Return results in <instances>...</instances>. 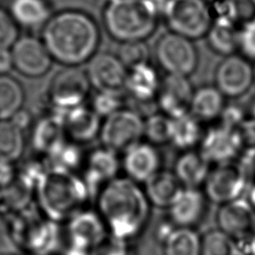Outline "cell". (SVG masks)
Masks as SVG:
<instances>
[{
    "instance_id": "1",
    "label": "cell",
    "mask_w": 255,
    "mask_h": 255,
    "mask_svg": "<svg viewBox=\"0 0 255 255\" xmlns=\"http://www.w3.org/2000/svg\"><path fill=\"white\" fill-rule=\"evenodd\" d=\"M41 39L54 61L79 67L97 53L101 32L91 15L72 9L53 14L42 28Z\"/></svg>"
},
{
    "instance_id": "2",
    "label": "cell",
    "mask_w": 255,
    "mask_h": 255,
    "mask_svg": "<svg viewBox=\"0 0 255 255\" xmlns=\"http://www.w3.org/2000/svg\"><path fill=\"white\" fill-rule=\"evenodd\" d=\"M97 206L109 234L127 241L137 238L149 222L151 205L143 188L127 176L104 185L97 194Z\"/></svg>"
},
{
    "instance_id": "3",
    "label": "cell",
    "mask_w": 255,
    "mask_h": 255,
    "mask_svg": "<svg viewBox=\"0 0 255 255\" xmlns=\"http://www.w3.org/2000/svg\"><path fill=\"white\" fill-rule=\"evenodd\" d=\"M36 189L41 209L57 221L70 220L82 212L90 195L85 180L70 170L56 166L44 171Z\"/></svg>"
},
{
    "instance_id": "4",
    "label": "cell",
    "mask_w": 255,
    "mask_h": 255,
    "mask_svg": "<svg viewBox=\"0 0 255 255\" xmlns=\"http://www.w3.org/2000/svg\"><path fill=\"white\" fill-rule=\"evenodd\" d=\"M160 18L147 0H112L103 11L107 33L121 44L145 41L155 32Z\"/></svg>"
},
{
    "instance_id": "5",
    "label": "cell",
    "mask_w": 255,
    "mask_h": 255,
    "mask_svg": "<svg viewBox=\"0 0 255 255\" xmlns=\"http://www.w3.org/2000/svg\"><path fill=\"white\" fill-rule=\"evenodd\" d=\"M252 172L251 166L238 159L215 164L211 167L202 190L209 202L222 205L247 192Z\"/></svg>"
},
{
    "instance_id": "6",
    "label": "cell",
    "mask_w": 255,
    "mask_h": 255,
    "mask_svg": "<svg viewBox=\"0 0 255 255\" xmlns=\"http://www.w3.org/2000/svg\"><path fill=\"white\" fill-rule=\"evenodd\" d=\"M161 18L168 31L192 41L205 38L213 22L203 0H169Z\"/></svg>"
},
{
    "instance_id": "7",
    "label": "cell",
    "mask_w": 255,
    "mask_h": 255,
    "mask_svg": "<svg viewBox=\"0 0 255 255\" xmlns=\"http://www.w3.org/2000/svg\"><path fill=\"white\" fill-rule=\"evenodd\" d=\"M154 58L165 75L190 77L198 67V52L192 40L167 31L154 45Z\"/></svg>"
},
{
    "instance_id": "8",
    "label": "cell",
    "mask_w": 255,
    "mask_h": 255,
    "mask_svg": "<svg viewBox=\"0 0 255 255\" xmlns=\"http://www.w3.org/2000/svg\"><path fill=\"white\" fill-rule=\"evenodd\" d=\"M143 132L144 118L129 108H124L105 119L100 137L103 146L123 154L142 140Z\"/></svg>"
},
{
    "instance_id": "9",
    "label": "cell",
    "mask_w": 255,
    "mask_h": 255,
    "mask_svg": "<svg viewBox=\"0 0 255 255\" xmlns=\"http://www.w3.org/2000/svg\"><path fill=\"white\" fill-rule=\"evenodd\" d=\"M161 79L157 69L150 62L128 69L125 94L137 105L133 111L144 119L158 112L156 97Z\"/></svg>"
},
{
    "instance_id": "10",
    "label": "cell",
    "mask_w": 255,
    "mask_h": 255,
    "mask_svg": "<svg viewBox=\"0 0 255 255\" xmlns=\"http://www.w3.org/2000/svg\"><path fill=\"white\" fill-rule=\"evenodd\" d=\"M91 88L88 75L79 67H65L53 78L49 101L55 111L63 112L84 105Z\"/></svg>"
},
{
    "instance_id": "11",
    "label": "cell",
    "mask_w": 255,
    "mask_h": 255,
    "mask_svg": "<svg viewBox=\"0 0 255 255\" xmlns=\"http://www.w3.org/2000/svg\"><path fill=\"white\" fill-rule=\"evenodd\" d=\"M254 83V66L241 54L223 57L215 68L214 86L225 98L237 99L244 96Z\"/></svg>"
},
{
    "instance_id": "12",
    "label": "cell",
    "mask_w": 255,
    "mask_h": 255,
    "mask_svg": "<svg viewBox=\"0 0 255 255\" xmlns=\"http://www.w3.org/2000/svg\"><path fill=\"white\" fill-rule=\"evenodd\" d=\"M86 73L91 86L98 92L125 94L128 68L118 55L97 52L88 62Z\"/></svg>"
},
{
    "instance_id": "13",
    "label": "cell",
    "mask_w": 255,
    "mask_h": 255,
    "mask_svg": "<svg viewBox=\"0 0 255 255\" xmlns=\"http://www.w3.org/2000/svg\"><path fill=\"white\" fill-rule=\"evenodd\" d=\"M69 255H91L92 250L108 235V228L97 212L82 211L70 219Z\"/></svg>"
},
{
    "instance_id": "14",
    "label": "cell",
    "mask_w": 255,
    "mask_h": 255,
    "mask_svg": "<svg viewBox=\"0 0 255 255\" xmlns=\"http://www.w3.org/2000/svg\"><path fill=\"white\" fill-rule=\"evenodd\" d=\"M14 68L23 76L39 78L44 76L54 61L42 39L22 36L11 48Z\"/></svg>"
},
{
    "instance_id": "15",
    "label": "cell",
    "mask_w": 255,
    "mask_h": 255,
    "mask_svg": "<svg viewBox=\"0 0 255 255\" xmlns=\"http://www.w3.org/2000/svg\"><path fill=\"white\" fill-rule=\"evenodd\" d=\"M198 150L210 164L214 165L238 159L241 144L237 130L216 122L204 130Z\"/></svg>"
},
{
    "instance_id": "16",
    "label": "cell",
    "mask_w": 255,
    "mask_h": 255,
    "mask_svg": "<svg viewBox=\"0 0 255 255\" xmlns=\"http://www.w3.org/2000/svg\"><path fill=\"white\" fill-rule=\"evenodd\" d=\"M194 90L189 77L164 75L156 97L158 111L169 118L189 113Z\"/></svg>"
},
{
    "instance_id": "17",
    "label": "cell",
    "mask_w": 255,
    "mask_h": 255,
    "mask_svg": "<svg viewBox=\"0 0 255 255\" xmlns=\"http://www.w3.org/2000/svg\"><path fill=\"white\" fill-rule=\"evenodd\" d=\"M122 168L126 176L140 184L161 169V155L157 146L139 141L123 153Z\"/></svg>"
},
{
    "instance_id": "18",
    "label": "cell",
    "mask_w": 255,
    "mask_h": 255,
    "mask_svg": "<svg viewBox=\"0 0 255 255\" xmlns=\"http://www.w3.org/2000/svg\"><path fill=\"white\" fill-rule=\"evenodd\" d=\"M209 200L201 188L183 187L167 209V216L177 227L195 228L206 217Z\"/></svg>"
},
{
    "instance_id": "19",
    "label": "cell",
    "mask_w": 255,
    "mask_h": 255,
    "mask_svg": "<svg viewBox=\"0 0 255 255\" xmlns=\"http://www.w3.org/2000/svg\"><path fill=\"white\" fill-rule=\"evenodd\" d=\"M216 222L220 230L239 240L255 228V209L247 198L240 197L219 205Z\"/></svg>"
},
{
    "instance_id": "20",
    "label": "cell",
    "mask_w": 255,
    "mask_h": 255,
    "mask_svg": "<svg viewBox=\"0 0 255 255\" xmlns=\"http://www.w3.org/2000/svg\"><path fill=\"white\" fill-rule=\"evenodd\" d=\"M122 168L119 154L105 146L93 150L86 162L85 182L90 194H97L111 180L115 179Z\"/></svg>"
},
{
    "instance_id": "21",
    "label": "cell",
    "mask_w": 255,
    "mask_h": 255,
    "mask_svg": "<svg viewBox=\"0 0 255 255\" xmlns=\"http://www.w3.org/2000/svg\"><path fill=\"white\" fill-rule=\"evenodd\" d=\"M59 113L62 115L67 135L73 139L88 141L100 134L101 117L91 107L84 104Z\"/></svg>"
},
{
    "instance_id": "22",
    "label": "cell",
    "mask_w": 255,
    "mask_h": 255,
    "mask_svg": "<svg viewBox=\"0 0 255 255\" xmlns=\"http://www.w3.org/2000/svg\"><path fill=\"white\" fill-rule=\"evenodd\" d=\"M142 188L151 206L168 209L183 186L172 170L161 168L143 183Z\"/></svg>"
},
{
    "instance_id": "23",
    "label": "cell",
    "mask_w": 255,
    "mask_h": 255,
    "mask_svg": "<svg viewBox=\"0 0 255 255\" xmlns=\"http://www.w3.org/2000/svg\"><path fill=\"white\" fill-rule=\"evenodd\" d=\"M210 163L198 149L181 151L173 164V172L183 187L200 188L209 171Z\"/></svg>"
},
{
    "instance_id": "24",
    "label": "cell",
    "mask_w": 255,
    "mask_h": 255,
    "mask_svg": "<svg viewBox=\"0 0 255 255\" xmlns=\"http://www.w3.org/2000/svg\"><path fill=\"white\" fill-rule=\"evenodd\" d=\"M47 222L37 216H21L16 221L13 233L15 234L16 243L29 251L41 253L50 247L48 241L52 240L53 235L50 234L51 228Z\"/></svg>"
},
{
    "instance_id": "25",
    "label": "cell",
    "mask_w": 255,
    "mask_h": 255,
    "mask_svg": "<svg viewBox=\"0 0 255 255\" xmlns=\"http://www.w3.org/2000/svg\"><path fill=\"white\" fill-rule=\"evenodd\" d=\"M225 97L214 85H203L194 90L189 113L199 122H217L226 106Z\"/></svg>"
},
{
    "instance_id": "26",
    "label": "cell",
    "mask_w": 255,
    "mask_h": 255,
    "mask_svg": "<svg viewBox=\"0 0 255 255\" xmlns=\"http://www.w3.org/2000/svg\"><path fill=\"white\" fill-rule=\"evenodd\" d=\"M66 135L62 115L54 111V113L42 118L36 124L33 141L38 150L52 155L65 144L64 136Z\"/></svg>"
},
{
    "instance_id": "27",
    "label": "cell",
    "mask_w": 255,
    "mask_h": 255,
    "mask_svg": "<svg viewBox=\"0 0 255 255\" xmlns=\"http://www.w3.org/2000/svg\"><path fill=\"white\" fill-rule=\"evenodd\" d=\"M203 133L202 123L190 113L170 118L169 144L180 151L199 146Z\"/></svg>"
},
{
    "instance_id": "28",
    "label": "cell",
    "mask_w": 255,
    "mask_h": 255,
    "mask_svg": "<svg viewBox=\"0 0 255 255\" xmlns=\"http://www.w3.org/2000/svg\"><path fill=\"white\" fill-rule=\"evenodd\" d=\"M8 11L18 26L28 29L43 28L53 15L48 0H11Z\"/></svg>"
},
{
    "instance_id": "29",
    "label": "cell",
    "mask_w": 255,
    "mask_h": 255,
    "mask_svg": "<svg viewBox=\"0 0 255 255\" xmlns=\"http://www.w3.org/2000/svg\"><path fill=\"white\" fill-rule=\"evenodd\" d=\"M239 28L240 25L233 21H213L205 36L210 50L222 57L236 54L239 50Z\"/></svg>"
},
{
    "instance_id": "30",
    "label": "cell",
    "mask_w": 255,
    "mask_h": 255,
    "mask_svg": "<svg viewBox=\"0 0 255 255\" xmlns=\"http://www.w3.org/2000/svg\"><path fill=\"white\" fill-rule=\"evenodd\" d=\"M161 247L163 255H201V235L195 228L176 227Z\"/></svg>"
},
{
    "instance_id": "31",
    "label": "cell",
    "mask_w": 255,
    "mask_h": 255,
    "mask_svg": "<svg viewBox=\"0 0 255 255\" xmlns=\"http://www.w3.org/2000/svg\"><path fill=\"white\" fill-rule=\"evenodd\" d=\"M25 93L17 79L0 75V120H9L22 109Z\"/></svg>"
},
{
    "instance_id": "32",
    "label": "cell",
    "mask_w": 255,
    "mask_h": 255,
    "mask_svg": "<svg viewBox=\"0 0 255 255\" xmlns=\"http://www.w3.org/2000/svg\"><path fill=\"white\" fill-rule=\"evenodd\" d=\"M23 148L22 129L10 120H0V159L12 162L21 156Z\"/></svg>"
},
{
    "instance_id": "33",
    "label": "cell",
    "mask_w": 255,
    "mask_h": 255,
    "mask_svg": "<svg viewBox=\"0 0 255 255\" xmlns=\"http://www.w3.org/2000/svg\"><path fill=\"white\" fill-rule=\"evenodd\" d=\"M201 255H238L236 240L219 228L201 235Z\"/></svg>"
},
{
    "instance_id": "34",
    "label": "cell",
    "mask_w": 255,
    "mask_h": 255,
    "mask_svg": "<svg viewBox=\"0 0 255 255\" xmlns=\"http://www.w3.org/2000/svg\"><path fill=\"white\" fill-rule=\"evenodd\" d=\"M169 130L170 118L159 111L144 119L143 137L154 146L169 143Z\"/></svg>"
},
{
    "instance_id": "35",
    "label": "cell",
    "mask_w": 255,
    "mask_h": 255,
    "mask_svg": "<svg viewBox=\"0 0 255 255\" xmlns=\"http://www.w3.org/2000/svg\"><path fill=\"white\" fill-rule=\"evenodd\" d=\"M118 56L128 69L150 62V50L145 41L122 43Z\"/></svg>"
},
{
    "instance_id": "36",
    "label": "cell",
    "mask_w": 255,
    "mask_h": 255,
    "mask_svg": "<svg viewBox=\"0 0 255 255\" xmlns=\"http://www.w3.org/2000/svg\"><path fill=\"white\" fill-rule=\"evenodd\" d=\"M125 101V94L97 91L92 99L91 108L98 114V116L106 119L107 117L124 109Z\"/></svg>"
},
{
    "instance_id": "37",
    "label": "cell",
    "mask_w": 255,
    "mask_h": 255,
    "mask_svg": "<svg viewBox=\"0 0 255 255\" xmlns=\"http://www.w3.org/2000/svg\"><path fill=\"white\" fill-rule=\"evenodd\" d=\"M236 130L241 144V153L238 159L253 163L255 159V120L246 118Z\"/></svg>"
},
{
    "instance_id": "38",
    "label": "cell",
    "mask_w": 255,
    "mask_h": 255,
    "mask_svg": "<svg viewBox=\"0 0 255 255\" xmlns=\"http://www.w3.org/2000/svg\"><path fill=\"white\" fill-rule=\"evenodd\" d=\"M91 255H137L130 241L109 234L93 250Z\"/></svg>"
},
{
    "instance_id": "39",
    "label": "cell",
    "mask_w": 255,
    "mask_h": 255,
    "mask_svg": "<svg viewBox=\"0 0 255 255\" xmlns=\"http://www.w3.org/2000/svg\"><path fill=\"white\" fill-rule=\"evenodd\" d=\"M19 38V29L9 11L0 8V49H11Z\"/></svg>"
},
{
    "instance_id": "40",
    "label": "cell",
    "mask_w": 255,
    "mask_h": 255,
    "mask_svg": "<svg viewBox=\"0 0 255 255\" xmlns=\"http://www.w3.org/2000/svg\"><path fill=\"white\" fill-rule=\"evenodd\" d=\"M239 54L250 61H255V18L240 25Z\"/></svg>"
},
{
    "instance_id": "41",
    "label": "cell",
    "mask_w": 255,
    "mask_h": 255,
    "mask_svg": "<svg viewBox=\"0 0 255 255\" xmlns=\"http://www.w3.org/2000/svg\"><path fill=\"white\" fill-rule=\"evenodd\" d=\"M215 20H227L238 23L235 0H203ZM239 24V23H238Z\"/></svg>"
},
{
    "instance_id": "42",
    "label": "cell",
    "mask_w": 255,
    "mask_h": 255,
    "mask_svg": "<svg viewBox=\"0 0 255 255\" xmlns=\"http://www.w3.org/2000/svg\"><path fill=\"white\" fill-rule=\"evenodd\" d=\"M246 118L247 117L245 115L244 110L239 105L226 104L217 123L226 128L237 129L238 127L245 121Z\"/></svg>"
},
{
    "instance_id": "43",
    "label": "cell",
    "mask_w": 255,
    "mask_h": 255,
    "mask_svg": "<svg viewBox=\"0 0 255 255\" xmlns=\"http://www.w3.org/2000/svg\"><path fill=\"white\" fill-rule=\"evenodd\" d=\"M176 227L177 226L171 221V219L168 216L161 218L156 223L154 228V232H153L154 240L158 242L160 245H162Z\"/></svg>"
},
{
    "instance_id": "44",
    "label": "cell",
    "mask_w": 255,
    "mask_h": 255,
    "mask_svg": "<svg viewBox=\"0 0 255 255\" xmlns=\"http://www.w3.org/2000/svg\"><path fill=\"white\" fill-rule=\"evenodd\" d=\"M238 255H255V228L246 237L236 240Z\"/></svg>"
},
{
    "instance_id": "45",
    "label": "cell",
    "mask_w": 255,
    "mask_h": 255,
    "mask_svg": "<svg viewBox=\"0 0 255 255\" xmlns=\"http://www.w3.org/2000/svg\"><path fill=\"white\" fill-rule=\"evenodd\" d=\"M12 68L14 65L11 49H0V75H7Z\"/></svg>"
},
{
    "instance_id": "46",
    "label": "cell",
    "mask_w": 255,
    "mask_h": 255,
    "mask_svg": "<svg viewBox=\"0 0 255 255\" xmlns=\"http://www.w3.org/2000/svg\"><path fill=\"white\" fill-rule=\"evenodd\" d=\"M14 177V170L11 162L0 159V186H7Z\"/></svg>"
},
{
    "instance_id": "47",
    "label": "cell",
    "mask_w": 255,
    "mask_h": 255,
    "mask_svg": "<svg viewBox=\"0 0 255 255\" xmlns=\"http://www.w3.org/2000/svg\"><path fill=\"white\" fill-rule=\"evenodd\" d=\"M9 120L23 130L31 123V116L29 112L21 109L16 114H14Z\"/></svg>"
},
{
    "instance_id": "48",
    "label": "cell",
    "mask_w": 255,
    "mask_h": 255,
    "mask_svg": "<svg viewBox=\"0 0 255 255\" xmlns=\"http://www.w3.org/2000/svg\"><path fill=\"white\" fill-rule=\"evenodd\" d=\"M149 3H151L153 5V7L156 9V11L159 13L160 17L162 16L169 0H147Z\"/></svg>"
},
{
    "instance_id": "49",
    "label": "cell",
    "mask_w": 255,
    "mask_h": 255,
    "mask_svg": "<svg viewBox=\"0 0 255 255\" xmlns=\"http://www.w3.org/2000/svg\"><path fill=\"white\" fill-rule=\"evenodd\" d=\"M247 192H248V196L246 198L249 200V202L251 203V205L255 209V183L250 184Z\"/></svg>"
},
{
    "instance_id": "50",
    "label": "cell",
    "mask_w": 255,
    "mask_h": 255,
    "mask_svg": "<svg viewBox=\"0 0 255 255\" xmlns=\"http://www.w3.org/2000/svg\"><path fill=\"white\" fill-rule=\"evenodd\" d=\"M249 115H250V118L254 119L255 120V98L252 100L251 104H250V107H249Z\"/></svg>"
},
{
    "instance_id": "51",
    "label": "cell",
    "mask_w": 255,
    "mask_h": 255,
    "mask_svg": "<svg viewBox=\"0 0 255 255\" xmlns=\"http://www.w3.org/2000/svg\"><path fill=\"white\" fill-rule=\"evenodd\" d=\"M99 1H101V2H104V3L106 4V3H108V2H110V1H112V0H99Z\"/></svg>"
},
{
    "instance_id": "52",
    "label": "cell",
    "mask_w": 255,
    "mask_h": 255,
    "mask_svg": "<svg viewBox=\"0 0 255 255\" xmlns=\"http://www.w3.org/2000/svg\"><path fill=\"white\" fill-rule=\"evenodd\" d=\"M253 172L255 173V159H254V162H253Z\"/></svg>"
},
{
    "instance_id": "53",
    "label": "cell",
    "mask_w": 255,
    "mask_h": 255,
    "mask_svg": "<svg viewBox=\"0 0 255 255\" xmlns=\"http://www.w3.org/2000/svg\"><path fill=\"white\" fill-rule=\"evenodd\" d=\"M253 1V3H254V5H255V0H252Z\"/></svg>"
},
{
    "instance_id": "54",
    "label": "cell",
    "mask_w": 255,
    "mask_h": 255,
    "mask_svg": "<svg viewBox=\"0 0 255 255\" xmlns=\"http://www.w3.org/2000/svg\"><path fill=\"white\" fill-rule=\"evenodd\" d=\"M254 74H255V66H254Z\"/></svg>"
}]
</instances>
